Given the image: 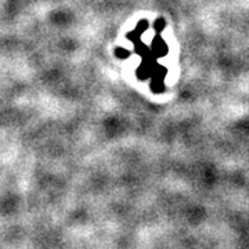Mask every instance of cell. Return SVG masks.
<instances>
[{
	"label": "cell",
	"instance_id": "obj_2",
	"mask_svg": "<svg viewBox=\"0 0 249 249\" xmlns=\"http://www.w3.org/2000/svg\"><path fill=\"white\" fill-rule=\"evenodd\" d=\"M163 25H165V24H163V19H158V21H157V24H155V28H157V31L162 29V28H163Z\"/></svg>",
	"mask_w": 249,
	"mask_h": 249
},
{
	"label": "cell",
	"instance_id": "obj_1",
	"mask_svg": "<svg viewBox=\"0 0 249 249\" xmlns=\"http://www.w3.org/2000/svg\"><path fill=\"white\" fill-rule=\"evenodd\" d=\"M115 53L116 55H118V57H121V58H124V57H127V55H129V52H126V50H124V49H118Z\"/></svg>",
	"mask_w": 249,
	"mask_h": 249
}]
</instances>
